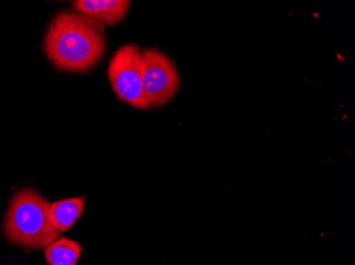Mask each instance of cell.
<instances>
[{"label": "cell", "mask_w": 355, "mask_h": 265, "mask_svg": "<svg viewBox=\"0 0 355 265\" xmlns=\"http://www.w3.org/2000/svg\"><path fill=\"white\" fill-rule=\"evenodd\" d=\"M43 47L49 61L60 71L87 73L105 55V30L77 12H61L48 27Z\"/></svg>", "instance_id": "1"}, {"label": "cell", "mask_w": 355, "mask_h": 265, "mask_svg": "<svg viewBox=\"0 0 355 265\" xmlns=\"http://www.w3.org/2000/svg\"><path fill=\"white\" fill-rule=\"evenodd\" d=\"M51 203L33 189H21L10 201L3 220V235L12 244L45 250L61 238L51 220Z\"/></svg>", "instance_id": "2"}, {"label": "cell", "mask_w": 355, "mask_h": 265, "mask_svg": "<svg viewBox=\"0 0 355 265\" xmlns=\"http://www.w3.org/2000/svg\"><path fill=\"white\" fill-rule=\"evenodd\" d=\"M139 55L141 49L135 44L119 48L110 61L107 75L119 100L135 109H149L151 107L141 82Z\"/></svg>", "instance_id": "3"}, {"label": "cell", "mask_w": 355, "mask_h": 265, "mask_svg": "<svg viewBox=\"0 0 355 265\" xmlns=\"http://www.w3.org/2000/svg\"><path fill=\"white\" fill-rule=\"evenodd\" d=\"M141 82L150 107H159L173 100L180 87L175 64L165 53L148 48L141 51Z\"/></svg>", "instance_id": "4"}, {"label": "cell", "mask_w": 355, "mask_h": 265, "mask_svg": "<svg viewBox=\"0 0 355 265\" xmlns=\"http://www.w3.org/2000/svg\"><path fill=\"white\" fill-rule=\"evenodd\" d=\"M73 7L79 14L101 26H115L121 23L131 1L128 0H77Z\"/></svg>", "instance_id": "5"}, {"label": "cell", "mask_w": 355, "mask_h": 265, "mask_svg": "<svg viewBox=\"0 0 355 265\" xmlns=\"http://www.w3.org/2000/svg\"><path fill=\"white\" fill-rule=\"evenodd\" d=\"M85 197H71L51 205V220L53 226L65 232L73 226L85 210Z\"/></svg>", "instance_id": "6"}, {"label": "cell", "mask_w": 355, "mask_h": 265, "mask_svg": "<svg viewBox=\"0 0 355 265\" xmlns=\"http://www.w3.org/2000/svg\"><path fill=\"white\" fill-rule=\"evenodd\" d=\"M83 253L79 243L71 239L59 238L45 248V258L49 265H77Z\"/></svg>", "instance_id": "7"}]
</instances>
